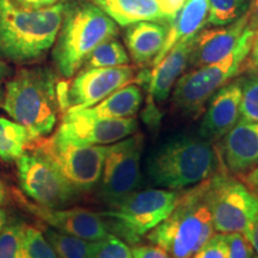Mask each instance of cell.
<instances>
[{"mask_svg": "<svg viewBox=\"0 0 258 258\" xmlns=\"http://www.w3.org/2000/svg\"><path fill=\"white\" fill-rule=\"evenodd\" d=\"M66 2L40 10H22L0 0V56L17 64L37 62L53 48Z\"/></svg>", "mask_w": 258, "mask_h": 258, "instance_id": "1", "label": "cell"}, {"mask_svg": "<svg viewBox=\"0 0 258 258\" xmlns=\"http://www.w3.org/2000/svg\"><path fill=\"white\" fill-rule=\"evenodd\" d=\"M220 170V156L212 143L177 135L160 144L146 160L148 179L157 188L183 190L201 184Z\"/></svg>", "mask_w": 258, "mask_h": 258, "instance_id": "2", "label": "cell"}, {"mask_svg": "<svg viewBox=\"0 0 258 258\" xmlns=\"http://www.w3.org/2000/svg\"><path fill=\"white\" fill-rule=\"evenodd\" d=\"M56 76L49 67H24L5 84L2 108L27 129L31 141L53 132L60 110Z\"/></svg>", "mask_w": 258, "mask_h": 258, "instance_id": "3", "label": "cell"}, {"mask_svg": "<svg viewBox=\"0 0 258 258\" xmlns=\"http://www.w3.org/2000/svg\"><path fill=\"white\" fill-rule=\"evenodd\" d=\"M117 24L92 2H66L51 57L63 78H72L97 46L117 35Z\"/></svg>", "mask_w": 258, "mask_h": 258, "instance_id": "4", "label": "cell"}, {"mask_svg": "<svg viewBox=\"0 0 258 258\" xmlns=\"http://www.w3.org/2000/svg\"><path fill=\"white\" fill-rule=\"evenodd\" d=\"M206 182L182 192L172 213L146 235L172 258H191L215 234Z\"/></svg>", "mask_w": 258, "mask_h": 258, "instance_id": "5", "label": "cell"}, {"mask_svg": "<svg viewBox=\"0 0 258 258\" xmlns=\"http://www.w3.org/2000/svg\"><path fill=\"white\" fill-rule=\"evenodd\" d=\"M179 190L146 189L127 196L115 207L101 212L109 232L127 244L137 245L160 225L178 203Z\"/></svg>", "mask_w": 258, "mask_h": 258, "instance_id": "6", "label": "cell"}, {"mask_svg": "<svg viewBox=\"0 0 258 258\" xmlns=\"http://www.w3.org/2000/svg\"><path fill=\"white\" fill-rule=\"evenodd\" d=\"M253 36L254 31L246 28L237 47L227 56L182 74L173 86L172 101L176 108L194 117L201 114L211 97L240 72L250 53Z\"/></svg>", "mask_w": 258, "mask_h": 258, "instance_id": "7", "label": "cell"}, {"mask_svg": "<svg viewBox=\"0 0 258 258\" xmlns=\"http://www.w3.org/2000/svg\"><path fill=\"white\" fill-rule=\"evenodd\" d=\"M32 152L47 159L74 189L90 192L101 180L108 146L64 140L56 133L31 141Z\"/></svg>", "mask_w": 258, "mask_h": 258, "instance_id": "8", "label": "cell"}, {"mask_svg": "<svg viewBox=\"0 0 258 258\" xmlns=\"http://www.w3.org/2000/svg\"><path fill=\"white\" fill-rule=\"evenodd\" d=\"M206 183V201L214 230L222 234H244L258 218V196L227 171L219 170Z\"/></svg>", "mask_w": 258, "mask_h": 258, "instance_id": "9", "label": "cell"}, {"mask_svg": "<svg viewBox=\"0 0 258 258\" xmlns=\"http://www.w3.org/2000/svg\"><path fill=\"white\" fill-rule=\"evenodd\" d=\"M144 144V135L134 133L108 146L98 183V198L109 208L117 206L140 188Z\"/></svg>", "mask_w": 258, "mask_h": 258, "instance_id": "10", "label": "cell"}, {"mask_svg": "<svg viewBox=\"0 0 258 258\" xmlns=\"http://www.w3.org/2000/svg\"><path fill=\"white\" fill-rule=\"evenodd\" d=\"M21 188L36 205L66 208L82 196L47 159L35 152H24L16 160Z\"/></svg>", "mask_w": 258, "mask_h": 258, "instance_id": "11", "label": "cell"}, {"mask_svg": "<svg viewBox=\"0 0 258 258\" xmlns=\"http://www.w3.org/2000/svg\"><path fill=\"white\" fill-rule=\"evenodd\" d=\"M138 80L134 67L82 69L67 89V111L83 110L96 105L112 92Z\"/></svg>", "mask_w": 258, "mask_h": 258, "instance_id": "12", "label": "cell"}, {"mask_svg": "<svg viewBox=\"0 0 258 258\" xmlns=\"http://www.w3.org/2000/svg\"><path fill=\"white\" fill-rule=\"evenodd\" d=\"M138 131V121L129 118H98L82 110L63 114L56 134L64 140L83 145H111Z\"/></svg>", "mask_w": 258, "mask_h": 258, "instance_id": "13", "label": "cell"}, {"mask_svg": "<svg viewBox=\"0 0 258 258\" xmlns=\"http://www.w3.org/2000/svg\"><path fill=\"white\" fill-rule=\"evenodd\" d=\"M25 207L49 227L82 239L98 241L110 233L102 215L90 209L79 207L47 208L27 202Z\"/></svg>", "mask_w": 258, "mask_h": 258, "instance_id": "14", "label": "cell"}, {"mask_svg": "<svg viewBox=\"0 0 258 258\" xmlns=\"http://www.w3.org/2000/svg\"><path fill=\"white\" fill-rule=\"evenodd\" d=\"M243 90L241 82L227 83L209 99L207 110L200 124V138L212 141L224 138L240 120Z\"/></svg>", "mask_w": 258, "mask_h": 258, "instance_id": "15", "label": "cell"}, {"mask_svg": "<svg viewBox=\"0 0 258 258\" xmlns=\"http://www.w3.org/2000/svg\"><path fill=\"white\" fill-rule=\"evenodd\" d=\"M196 36L177 43L165 56L158 62L148 74L147 90L150 106L148 110L156 109L153 104L163 103L169 98L173 86L189 66L190 57L195 46Z\"/></svg>", "mask_w": 258, "mask_h": 258, "instance_id": "16", "label": "cell"}, {"mask_svg": "<svg viewBox=\"0 0 258 258\" xmlns=\"http://www.w3.org/2000/svg\"><path fill=\"white\" fill-rule=\"evenodd\" d=\"M249 16L244 14L233 23L215 29H205L196 35L195 46L189 66L198 69L220 61L237 47L241 35L247 27Z\"/></svg>", "mask_w": 258, "mask_h": 258, "instance_id": "17", "label": "cell"}, {"mask_svg": "<svg viewBox=\"0 0 258 258\" xmlns=\"http://www.w3.org/2000/svg\"><path fill=\"white\" fill-rule=\"evenodd\" d=\"M228 172L243 175L258 165V122L239 120L224 137L221 146Z\"/></svg>", "mask_w": 258, "mask_h": 258, "instance_id": "18", "label": "cell"}, {"mask_svg": "<svg viewBox=\"0 0 258 258\" xmlns=\"http://www.w3.org/2000/svg\"><path fill=\"white\" fill-rule=\"evenodd\" d=\"M125 28L124 41L134 63L144 66L152 62L165 43L169 24L163 22H139Z\"/></svg>", "mask_w": 258, "mask_h": 258, "instance_id": "19", "label": "cell"}, {"mask_svg": "<svg viewBox=\"0 0 258 258\" xmlns=\"http://www.w3.org/2000/svg\"><path fill=\"white\" fill-rule=\"evenodd\" d=\"M209 5L208 0H186L172 23L169 25L167 37L160 53L152 61L153 67L179 42L196 36L207 24Z\"/></svg>", "mask_w": 258, "mask_h": 258, "instance_id": "20", "label": "cell"}, {"mask_svg": "<svg viewBox=\"0 0 258 258\" xmlns=\"http://www.w3.org/2000/svg\"><path fill=\"white\" fill-rule=\"evenodd\" d=\"M96 6L121 27L139 22H163L171 24L156 0H91Z\"/></svg>", "mask_w": 258, "mask_h": 258, "instance_id": "21", "label": "cell"}, {"mask_svg": "<svg viewBox=\"0 0 258 258\" xmlns=\"http://www.w3.org/2000/svg\"><path fill=\"white\" fill-rule=\"evenodd\" d=\"M143 103V92L137 84L132 83L96 105L83 109L84 114L98 118H129L134 117Z\"/></svg>", "mask_w": 258, "mask_h": 258, "instance_id": "22", "label": "cell"}, {"mask_svg": "<svg viewBox=\"0 0 258 258\" xmlns=\"http://www.w3.org/2000/svg\"><path fill=\"white\" fill-rule=\"evenodd\" d=\"M30 144L31 139L23 125L0 117V159L8 163L16 161Z\"/></svg>", "mask_w": 258, "mask_h": 258, "instance_id": "23", "label": "cell"}, {"mask_svg": "<svg viewBox=\"0 0 258 258\" xmlns=\"http://www.w3.org/2000/svg\"><path fill=\"white\" fill-rule=\"evenodd\" d=\"M43 234L57 258H92L95 241L62 233L51 227L44 228Z\"/></svg>", "mask_w": 258, "mask_h": 258, "instance_id": "24", "label": "cell"}, {"mask_svg": "<svg viewBox=\"0 0 258 258\" xmlns=\"http://www.w3.org/2000/svg\"><path fill=\"white\" fill-rule=\"evenodd\" d=\"M129 63V54L123 44L115 37L109 38L97 46L84 62L82 69L117 67ZM80 69V70H82Z\"/></svg>", "mask_w": 258, "mask_h": 258, "instance_id": "25", "label": "cell"}, {"mask_svg": "<svg viewBox=\"0 0 258 258\" xmlns=\"http://www.w3.org/2000/svg\"><path fill=\"white\" fill-rule=\"evenodd\" d=\"M207 23L224 27L240 18L249 10L250 0H208Z\"/></svg>", "mask_w": 258, "mask_h": 258, "instance_id": "26", "label": "cell"}, {"mask_svg": "<svg viewBox=\"0 0 258 258\" xmlns=\"http://www.w3.org/2000/svg\"><path fill=\"white\" fill-rule=\"evenodd\" d=\"M27 225L22 221H12L0 232V258H28L25 250L24 233Z\"/></svg>", "mask_w": 258, "mask_h": 258, "instance_id": "27", "label": "cell"}, {"mask_svg": "<svg viewBox=\"0 0 258 258\" xmlns=\"http://www.w3.org/2000/svg\"><path fill=\"white\" fill-rule=\"evenodd\" d=\"M92 258H133V251L124 240L109 233L103 239L95 241Z\"/></svg>", "mask_w": 258, "mask_h": 258, "instance_id": "28", "label": "cell"}, {"mask_svg": "<svg viewBox=\"0 0 258 258\" xmlns=\"http://www.w3.org/2000/svg\"><path fill=\"white\" fill-rule=\"evenodd\" d=\"M240 120L258 122V76L241 80Z\"/></svg>", "mask_w": 258, "mask_h": 258, "instance_id": "29", "label": "cell"}, {"mask_svg": "<svg viewBox=\"0 0 258 258\" xmlns=\"http://www.w3.org/2000/svg\"><path fill=\"white\" fill-rule=\"evenodd\" d=\"M24 243L28 258H57L51 245L44 237L43 231L34 226L27 225L25 227Z\"/></svg>", "mask_w": 258, "mask_h": 258, "instance_id": "30", "label": "cell"}, {"mask_svg": "<svg viewBox=\"0 0 258 258\" xmlns=\"http://www.w3.org/2000/svg\"><path fill=\"white\" fill-rule=\"evenodd\" d=\"M226 235L227 253L226 258H253V249L243 233H228Z\"/></svg>", "mask_w": 258, "mask_h": 258, "instance_id": "31", "label": "cell"}, {"mask_svg": "<svg viewBox=\"0 0 258 258\" xmlns=\"http://www.w3.org/2000/svg\"><path fill=\"white\" fill-rule=\"evenodd\" d=\"M227 244L226 235L217 233L209 239L191 258H226Z\"/></svg>", "mask_w": 258, "mask_h": 258, "instance_id": "32", "label": "cell"}, {"mask_svg": "<svg viewBox=\"0 0 258 258\" xmlns=\"http://www.w3.org/2000/svg\"><path fill=\"white\" fill-rule=\"evenodd\" d=\"M133 258H172L165 250L157 245H139L132 247Z\"/></svg>", "mask_w": 258, "mask_h": 258, "instance_id": "33", "label": "cell"}, {"mask_svg": "<svg viewBox=\"0 0 258 258\" xmlns=\"http://www.w3.org/2000/svg\"><path fill=\"white\" fill-rule=\"evenodd\" d=\"M16 8L22 10H40L57 4L60 0H10Z\"/></svg>", "mask_w": 258, "mask_h": 258, "instance_id": "34", "label": "cell"}, {"mask_svg": "<svg viewBox=\"0 0 258 258\" xmlns=\"http://www.w3.org/2000/svg\"><path fill=\"white\" fill-rule=\"evenodd\" d=\"M156 2L159 5L161 11L169 17L171 23H172V21L179 12V10L183 8V5L185 4L186 0H156Z\"/></svg>", "mask_w": 258, "mask_h": 258, "instance_id": "35", "label": "cell"}, {"mask_svg": "<svg viewBox=\"0 0 258 258\" xmlns=\"http://www.w3.org/2000/svg\"><path fill=\"white\" fill-rule=\"evenodd\" d=\"M246 67L249 70L256 71L258 69V30L254 32V36L251 44V49L246 60H245Z\"/></svg>", "mask_w": 258, "mask_h": 258, "instance_id": "36", "label": "cell"}, {"mask_svg": "<svg viewBox=\"0 0 258 258\" xmlns=\"http://www.w3.org/2000/svg\"><path fill=\"white\" fill-rule=\"evenodd\" d=\"M247 29L256 32L258 30V0H251L247 10Z\"/></svg>", "mask_w": 258, "mask_h": 258, "instance_id": "37", "label": "cell"}, {"mask_svg": "<svg viewBox=\"0 0 258 258\" xmlns=\"http://www.w3.org/2000/svg\"><path fill=\"white\" fill-rule=\"evenodd\" d=\"M244 235L258 256V218L247 227V230L244 232Z\"/></svg>", "mask_w": 258, "mask_h": 258, "instance_id": "38", "label": "cell"}, {"mask_svg": "<svg viewBox=\"0 0 258 258\" xmlns=\"http://www.w3.org/2000/svg\"><path fill=\"white\" fill-rule=\"evenodd\" d=\"M244 184L252 191L254 195L258 196V165L251 169L246 175L244 176Z\"/></svg>", "mask_w": 258, "mask_h": 258, "instance_id": "39", "label": "cell"}, {"mask_svg": "<svg viewBox=\"0 0 258 258\" xmlns=\"http://www.w3.org/2000/svg\"><path fill=\"white\" fill-rule=\"evenodd\" d=\"M10 76H11V69L4 60L0 59V105H2L3 98H4L5 84Z\"/></svg>", "mask_w": 258, "mask_h": 258, "instance_id": "40", "label": "cell"}, {"mask_svg": "<svg viewBox=\"0 0 258 258\" xmlns=\"http://www.w3.org/2000/svg\"><path fill=\"white\" fill-rule=\"evenodd\" d=\"M6 224H8V214H6L5 209L0 208V232L3 231Z\"/></svg>", "mask_w": 258, "mask_h": 258, "instance_id": "41", "label": "cell"}, {"mask_svg": "<svg viewBox=\"0 0 258 258\" xmlns=\"http://www.w3.org/2000/svg\"><path fill=\"white\" fill-rule=\"evenodd\" d=\"M5 198V190H4V185H3V183L0 182V203L3 202V200Z\"/></svg>", "mask_w": 258, "mask_h": 258, "instance_id": "42", "label": "cell"}, {"mask_svg": "<svg viewBox=\"0 0 258 258\" xmlns=\"http://www.w3.org/2000/svg\"><path fill=\"white\" fill-rule=\"evenodd\" d=\"M253 258H258V256H253Z\"/></svg>", "mask_w": 258, "mask_h": 258, "instance_id": "43", "label": "cell"}, {"mask_svg": "<svg viewBox=\"0 0 258 258\" xmlns=\"http://www.w3.org/2000/svg\"><path fill=\"white\" fill-rule=\"evenodd\" d=\"M256 72H258V69H257V70H256Z\"/></svg>", "mask_w": 258, "mask_h": 258, "instance_id": "44", "label": "cell"}]
</instances>
